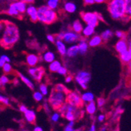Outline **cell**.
Returning a JSON list of instances; mask_svg holds the SVG:
<instances>
[{
	"label": "cell",
	"mask_w": 131,
	"mask_h": 131,
	"mask_svg": "<svg viewBox=\"0 0 131 131\" xmlns=\"http://www.w3.org/2000/svg\"><path fill=\"white\" fill-rule=\"evenodd\" d=\"M128 52L129 53V57H130V59H131V48H129L128 49Z\"/></svg>",
	"instance_id": "59"
},
{
	"label": "cell",
	"mask_w": 131,
	"mask_h": 131,
	"mask_svg": "<svg viewBox=\"0 0 131 131\" xmlns=\"http://www.w3.org/2000/svg\"><path fill=\"white\" fill-rule=\"evenodd\" d=\"M108 9L111 17L115 20H126L125 0H110Z\"/></svg>",
	"instance_id": "2"
},
{
	"label": "cell",
	"mask_w": 131,
	"mask_h": 131,
	"mask_svg": "<svg viewBox=\"0 0 131 131\" xmlns=\"http://www.w3.org/2000/svg\"><path fill=\"white\" fill-rule=\"evenodd\" d=\"M23 1L25 3H26L27 4H31V3H34L35 0H23Z\"/></svg>",
	"instance_id": "57"
},
{
	"label": "cell",
	"mask_w": 131,
	"mask_h": 131,
	"mask_svg": "<svg viewBox=\"0 0 131 131\" xmlns=\"http://www.w3.org/2000/svg\"><path fill=\"white\" fill-rule=\"evenodd\" d=\"M19 110H20L22 113H24V112H26V111L28 110V108H27V107H26L25 104H21V105H20V107H19Z\"/></svg>",
	"instance_id": "49"
},
{
	"label": "cell",
	"mask_w": 131,
	"mask_h": 131,
	"mask_svg": "<svg viewBox=\"0 0 131 131\" xmlns=\"http://www.w3.org/2000/svg\"><path fill=\"white\" fill-rule=\"evenodd\" d=\"M25 114V118L29 123H35V120H36V113L34 110L28 109L26 112H24Z\"/></svg>",
	"instance_id": "16"
},
{
	"label": "cell",
	"mask_w": 131,
	"mask_h": 131,
	"mask_svg": "<svg viewBox=\"0 0 131 131\" xmlns=\"http://www.w3.org/2000/svg\"><path fill=\"white\" fill-rule=\"evenodd\" d=\"M127 71H128V72L131 75V60L127 63Z\"/></svg>",
	"instance_id": "53"
},
{
	"label": "cell",
	"mask_w": 131,
	"mask_h": 131,
	"mask_svg": "<svg viewBox=\"0 0 131 131\" xmlns=\"http://www.w3.org/2000/svg\"><path fill=\"white\" fill-rule=\"evenodd\" d=\"M38 20L46 25H50L57 19V14L55 9H50L47 6H42L38 8Z\"/></svg>",
	"instance_id": "3"
},
{
	"label": "cell",
	"mask_w": 131,
	"mask_h": 131,
	"mask_svg": "<svg viewBox=\"0 0 131 131\" xmlns=\"http://www.w3.org/2000/svg\"><path fill=\"white\" fill-rule=\"evenodd\" d=\"M81 98L83 103H89L92 101H94L95 96L94 94L91 92H85L83 93L82 94H81Z\"/></svg>",
	"instance_id": "22"
},
{
	"label": "cell",
	"mask_w": 131,
	"mask_h": 131,
	"mask_svg": "<svg viewBox=\"0 0 131 131\" xmlns=\"http://www.w3.org/2000/svg\"><path fill=\"white\" fill-rule=\"evenodd\" d=\"M28 73L33 79L40 82L45 74V70L42 67H30L28 68Z\"/></svg>",
	"instance_id": "8"
},
{
	"label": "cell",
	"mask_w": 131,
	"mask_h": 131,
	"mask_svg": "<svg viewBox=\"0 0 131 131\" xmlns=\"http://www.w3.org/2000/svg\"><path fill=\"white\" fill-rule=\"evenodd\" d=\"M119 58H120V61L124 63V64H127L131 59H130V57H129V53L128 52V50L122 53L119 54Z\"/></svg>",
	"instance_id": "30"
},
{
	"label": "cell",
	"mask_w": 131,
	"mask_h": 131,
	"mask_svg": "<svg viewBox=\"0 0 131 131\" xmlns=\"http://www.w3.org/2000/svg\"><path fill=\"white\" fill-rule=\"evenodd\" d=\"M18 75H19V78L20 79V80L25 83V84L28 86V87H29L31 90H34L35 89V85H34V83L29 79H28L25 75H24L23 74H21V73H20V72H18Z\"/></svg>",
	"instance_id": "24"
},
{
	"label": "cell",
	"mask_w": 131,
	"mask_h": 131,
	"mask_svg": "<svg viewBox=\"0 0 131 131\" xmlns=\"http://www.w3.org/2000/svg\"><path fill=\"white\" fill-rule=\"evenodd\" d=\"M9 7H12L17 9L20 14H24L25 12H26V9H27V3L22 0V1H18L16 3H11Z\"/></svg>",
	"instance_id": "12"
},
{
	"label": "cell",
	"mask_w": 131,
	"mask_h": 131,
	"mask_svg": "<svg viewBox=\"0 0 131 131\" xmlns=\"http://www.w3.org/2000/svg\"><path fill=\"white\" fill-rule=\"evenodd\" d=\"M20 34L18 28L14 23L6 21L4 31L0 37V45L4 48H11L19 40Z\"/></svg>",
	"instance_id": "1"
},
{
	"label": "cell",
	"mask_w": 131,
	"mask_h": 131,
	"mask_svg": "<svg viewBox=\"0 0 131 131\" xmlns=\"http://www.w3.org/2000/svg\"><path fill=\"white\" fill-rule=\"evenodd\" d=\"M63 37H64V32H59L56 35V39H58V40H63Z\"/></svg>",
	"instance_id": "47"
},
{
	"label": "cell",
	"mask_w": 131,
	"mask_h": 131,
	"mask_svg": "<svg viewBox=\"0 0 131 131\" xmlns=\"http://www.w3.org/2000/svg\"><path fill=\"white\" fill-rule=\"evenodd\" d=\"M104 119H105V115H103V114H101V115H99L97 116V121H98L99 123L104 122Z\"/></svg>",
	"instance_id": "48"
},
{
	"label": "cell",
	"mask_w": 131,
	"mask_h": 131,
	"mask_svg": "<svg viewBox=\"0 0 131 131\" xmlns=\"http://www.w3.org/2000/svg\"><path fill=\"white\" fill-rule=\"evenodd\" d=\"M59 4H60V0H47V3H46V6L53 9H57L59 6Z\"/></svg>",
	"instance_id": "31"
},
{
	"label": "cell",
	"mask_w": 131,
	"mask_h": 131,
	"mask_svg": "<svg viewBox=\"0 0 131 131\" xmlns=\"http://www.w3.org/2000/svg\"><path fill=\"white\" fill-rule=\"evenodd\" d=\"M60 117H61L60 112H55L51 115V120L53 123H57L59 121V119H60Z\"/></svg>",
	"instance_id": "39"
},
{
	"label": "cell",
	"mask_w": 131,
	"mask_h": 131,
	"mask_svg": "<svg viewBox=\"0 0 131 131\" xmlns=\"http://www.w3.org/2000/svg\"><path fill=\"white\" fill-rule=\"evenodd\" d=\"M3 70L4 73H9L10 71H12V66L9 64V62H6L5 64L3 66Z\"/></svg>",
	"instance_id": "37"
},
{
	"label": "cell",
	"mask_w": 131,
	"mask_h": 131,
	"mask_svg": "<svg viewBox=\"0 0 131 131\" xmlns=\"http://www.w3.org/2000/svg\"><path fill=\"white\" fill-rule=\"evenodd\" d=\"M89 130L90 131H95L96 130V126H95V124H92L90 128L89 129Z\"/></svg>",
	"instance_id": "54"
},
{
	"label": "cell",
	"mask_w": 131,
	"mask_h": 131,
	"mask_svg": "<svg viewBox=\"0 0 131 131\" xmlns=\"http://www.w3.org/2000/svg\"><path fill=\"white\" fill-rule=\"evenodd\" d=\"M66 99L67 93L61 91H57L53 89L50 93L48 101L52 108L58 110L66 102Z\"/></svg>",
	"instance_id": "4"
},
{
	"label": "cell",
	"mask_w": 131,
	"mask_h": 131,
	"mask_svg": "<svg viewBox=\"0 0 131 131\" xmlns=\"http://www.w3.org/2000/svg\"><path fill=\"white\" fill-rule=\"evenodd\" d=\"M130 86H131V81H130Z\"/></svg>",
	"instance_id": "62"
},
{
	"label": "cell",
	"mask_w": 131,
	"mask_h": 131,
	"mask_svg": "<svg viewBox=\"0 0 131 131\" xmlns=\"http://www.w3.org/2000/svg\"><path fill=\"white\" fill-rule=\"evenodd\" d=\"M33 98L36 102H39L43 99V94L40 91H35L33 93Z\"/></svg>",
	"instance_id": "32"
},
{
	"label": "cell",
	"mask_w": 131,
	"mask_h": 131,
	"mask_svg": "<svg viewBox=\"0 0 131 131\" xmlns=\"http://www.w3.org/2000/svg\"><path fill=\"white\" fill-rule=\"evenodd\" d=\"M71 28H72V30L79 34L82 33V31L83 29V26H82V24L81 23L80 20H76L73 22L72 24V26H71Z\"/></svg>",
	"instance_id": "27"
},
{
	"label": "cell",
	"mask_w": 131,
	"mask_h": 131,
	"mask_svg": "<svg viewBox=\"0 0 131 131\" xmlns=\"http://www.w3.org/2000/svg\"><path fill=\"white\" fill-rule=\"evenodd\" d=\"M61 63L59 61H57V60H54L53 61H52L51 63H50V65H49V70L51 72H57V70L61 67Z\"/></svg>",
	"instance_id": "26"
},
{
	"label": "cell",
	"mask_w": 131,
	"mask_h": 131,
	"mask_svg": "<svg viewBox=\"0 0 131 131\" xmlns=\"http://www.w3.org/2000/svg\"><path fill=\"white\" fill-rule=\"evenodd\" d=\"M96 111H97V104L94 101H92L86 104V112L89 115H94Z\"/></svg>",
	"instance_id": "19"
},
{
	"label": "cell",
	"mask_w": 131,
	"mask_h": 131,
	"mask_svg": "<svg viewBox=\"0 0 131 131\" xmlns=\"http://www.w3.org/2000/svg\"><path fill=\"white\" fill-rule=\"evenodd\" d=\"M128 46H129V48H131V38L128 40Z\"/></svg>",
	"instance_id": "58"
},
{
	"label": "cell",
	"mask_w": 131,
	"mask_h": 131,
	"mask_svg": "<svg viewBox=\"0 0 131 131\" xmlns=\"http://www.w3.org/2000/svg\"><path fill=\"white\" fill-rule=\"evenodd\" d=\"M63 9L68 14H73L77 9V6H76L75 3L68 1V2H66V3H64Z\"/></svg>",
	"instance_id": "18"
},
{
	"label": "cell",
	"mask_w": 131,
	"mask_h": 131,
	"mask_svg": "<svg viewBox=\"0 0 131 131\" xmlns=\"http://www.w3.org/2000/svg\"><path fill=\"white\" fill-rule=\"evenodd\" d=\"M39 91L43 94V96H46L48 94V87L45 84V83H42L39 85Z\"/></svg>",
	"instance_id": "34"
},
{
	"label": "cell",
	"mask_w": 131,
	"mask_h": 131,
	"mask_svg": "<svg viewBox=\"0 0 131 131\" xmlns=\"http://www.w3.org/2000/svg\"><path fill=\"white\" fill-rule=\"evenodd\" d=\"M94 33H95V28L90 25H87L85 27H83V29L82 31V35L86 38L92 36Z\"/></svg>",
	"instance_id": "21"
},
{
	"label": "cell",
	"mask_w": 131,
	"mask_h": 131,
	"mask_svg": "<svg viewBox=\"0 0 131 131\" xmlns=\"http://www.w3.org/2000/svg\"><path fill=\"white\" fill-rule=\"evenodd\" d=\"M6 25V21L5 20H1L0 21V37L2 36V35L4 31V29Z\"/></svg>",
	"instance_id": "42"
},
{
	"label": "cell",
	"mask_w": 131,
	"mask_h": 131,
	"mask_svg": "<svg viewBox=\"0 0 131 131\" xmlns=\"http://www.w3.org/2000/svg\"><path fill=\"white\" fill-rule=\"evenodd\" d=\"M66 101L74 106L78 107V108L82 106V104L83 103L82 101V98H81V95L78 92H75V91L68 93Z\"/></svg>",
	"instance_id": "7"
},
{
	"label": "cell",
	"mask_w": 131,
	"mask_h": 131,
	"mask_svg": "<svg viewBox=\"0 0 131 131\" xmlns=\"http://www.w3.org/2000/svg\"><path fill=\"white\" fill-rule=\"evenodd\" d=\"M79 46V54L81 55H85L89 48V44L85 39H80L79 40V43L77 44Z\"/></svg>",
	"instance_id": "17"
},
{
	"label": "cell",
	"mask_w": 131,
	"mask_h": 131,
	"mask_svg": "<svg viewBox=\"0 0 131 131\" xmlns=\"http://www.w3.org/2000/svg\"><path fill=\"white\" fill-rule=\"evenodd\" d=\"M42 60L46 63H51L55 60V54L51 51H47L43 53L42 55Z\"/></svg>",
	"instance_id": "25"
},
{
	"label": "cell",
	"mask_w": 131,
	"mask_h": 131,
	"mask_svg": "<svg viewBox=\"0 0 131 131\" xmlns=\"http://www.w3.org/2000/svg\"><path fill=\"white\" fill-rule=\"evenodd\" d=\"M46 38H47V40L50 42H55V41H56V38L53 36V35H48L46 36Z\"/></svg>",
	"instance_id": "46"
},
{
	"label": "cell",
	"mask_w": 131,
	"mask_h": 131,
	"mask_svg": "<svg viewBox=\"0 0 131 131\" xmlns=\"http://www.w3.org/2000/svg\"><path fill=\"white\" fill-rule=\"evenodd\" d=\"M83 3L85 5H93V3H95L94 0H83Z\"/></svg>",
	"instance_id": "50"
},
{
	"label": "cell",
	"mask_w": 131,
	"mask_h": 131,
	"mask_svg": "<svg viewBox=\"0 0 131 131\" xmlns=\"http://www.w3.org/2000/svg\"><path fill=\"white\" fill-rule=\"evenodd\" d=\"M94 2H95V3H98V4H100V3H105V2H106V0H94Z\"/></svg>",
	"instance_id": "55"
},
{
	"label": "cell",
	"mask_w": 131,
	"mask_h": 131,
	"mask_svg": "<svg viewBox=\"0 0 131 131\" xmlns=\"http://www.w3.org/2000/svg\"><path fill=\"white\" fill-rule=\"evenodd\" d=\"M26 13L29 16L31 21L35 22V21L38 20V16H37L38 9L36 7H35L32 5H29L28 6H27Z\"/></svg>",
	"instance_id": "11"
},
{
	"label": "cell",
	"mask_w": 131,
	"mask_h": 131,
	"mask_svg": "<svg viewBox=\"0 0 131 131\" xmlns=\"http://www.w3.org/2000/svg\"><path fill=\"white\" fill-rule=\"evenodd\" d=\"M115 49L118 54H120V53L128 50L129 46H128L127 41L126 39H119L115 43Z\"/></svg>",
	"instance_id": "10"
},
{
	"label": "cell",
	"mask_w": 131,
	"mask_h": 131,
	"mask_svg": "<svg viewBox=\"0 0 131 131\" xmlns=\"http://www.w3.org/2000/svg\"><path fill=\"white\" fill-rule=\"evenodd\" d=\"M75 80L82 90H86L91 80V75L87 71H79L75 75Z\"/></svg>",
	"instance_id": "5"
},
{
	"label": "cell",
	"mask_w": 131,
	"mask_h": 131,
	"mask_svg": "<svg viewBox=\"0 0 131 131\" xmlns=\"http://www.w3.org/2000/svg\"><path fill=\"white\" fill-rule=\"evenodd\" d=\"M42 130H43L42 128L40 127V126H35L34 128V131H42Z\"/></svg>",
	"instance_id": "56"
},
{
	"label": "cell",
	"mask_w": 131,
	"mask_h": 131,
	"mask_svg": "<svg viewBox=\"0 0 131 131\" xmlns=\"http://www.w3.org/2000/svg\"><path fill=\"white\" fill-rule=\"evenodd\" d=\"M39 61V57L34 53H29L26 56V62L28 66L34 67L36 66Z\"/></svg>",
	"instance_id": "13"
},
{
	"label": "cell",
	"mask_w": 131,
	"mask_h": 131,
	"mask_svg": "<svg viewBox=\"0 0 131 131\" xmlns=\"http://www.w3.org/2000/svg\"><path fill=\"white\" fill-rule=\"evenodd\" d=\"M72 79H73V77L71 76V75H68V76H66V78H65V82H67V83H70L71 81H72Z\"/></svg>",
	"instance_id": "52"
},
{
	"label": "cell",
	"mask_w": 131,
	"mask_h": 131,
	"mask_svg": "<svg viewBox=\"0 0 131 131\" xmlns=\"http://www.w3.org/2000/svg\"><path fill=\"white\" fill-rule=\"evenodd\" d=\"M43 108L45 110V112L47 113V114H50V104L48 103H45L43 104Z\"/></svg>",
	"instance_id": "45"
},
{
	"label": "cell",
	"mask_w": 131,
	"mask_h": 131,
	"mask_svg": "<svg viewBox=\"0 0 131 131\" xmlns=\"http://www.w3.org/2000/svg\"><path fill=\"white\" fill-rule=\"evenodd\" d=\"M3 86V85H2V83H1V82H0V89H1V87Z\"/></svg>",
	"instance_id": "61"
},
{
	"label": "cell",
	"mask_w": 131,
	"mask_h": 131,
	"mask_svg": "<svg viewBox=\"0 0 131 131\" xmlns=\"http://www.w3.org/2000/svg\"><path fill=\"white\" fill-rule=\"evenodd\" d=\"M100 130H101V131H104V130H106V128H104V127L101 128V129H100Z\"/></svg>",
	"instance_id": "60"
},
{
	"label": "cell",
	"mask_w": 131,
	"mask_h": 131,
	"mask_svg": "<svg viewBox=\"0 0 131 131\" xmlns=\"http://www.w3.org/2000/svg\"><path fill=\"white\" fill-rule=\"evenodd\" d=\"M125 10L126 17L128 20L131 17V0H125Z\"/></svg>",
	"instance_id": "29"
},
{
	"label": "cell",
	"mask_w": 131,
	"mask_h": 131,
	"mask_svg": "<svg viewBox=\"0 0 131 131\" xmlns=\"http://www.w3.org/2000/svg\"><path fill=\"white\" fill-rule=\"evenodd\" d=\"M113 35H114V33L112 32V31H111L110 29H106L101 32V37L103 41H108L113 36Z\"/></svg>",
	"instance_id": "28"
},
{
	"label": "cell",
	"mask_w": 131,
	"mask_h": 131,
	"mask_svg": "<svg viewBox=\"0 0 131 131\" xmlns=\"http://www.w3.org/2000/svg\"><path fill=\"white\" fill-rule=\"evenodd\" d=\"M6 62H10V59L6 55H2L0 57V68H3Z\"/></svg>",
	"instance_id": "35"
},
{
	"label": "cell",
	"mask_w": 131,
	"mask_h": 131,
	"mask_svg": "<svg viewBox=\"0 0 131 131\" xmlns=\"http://www.w3.org/2000/svg\"><path fill=\"white\" fill-rule=\"evenodd\" d=\"M54 43L56 45L57 50L59 52V53H60L61 56H65L66 53H67V47H66L65 42L63 40L57 39Z\"/></svg>",
	"instance_id": "14"
},
{
	"label": "cell",
	"mask_w": 131,
	"mask_h": 131,
	"mask_svg": "<svg viewBox=\"0 0 131 131\" xmlns=\"http://www.w3.org/2000/svg\"><path fill=\"white\" fill-rule=\"evenodd\" d=\"M115 36L118 39H126V33H124L122 31H118V30L116 31L115 32Z\"/></svg>",
	"instance_id": "36"
},
{
	"label": "cell",
	"mask_w": 131,
	"mask_h": 131,
	"mask_svg": "<svg viewBox=\"0 0 131 131\" xmlns=\"http://www.w3.org/2000/svg\"><path fill=\"white\" fill-rule=\"evenodd\" d=\"M97 106L99 108H102V107L105 104V100L102 97H100L97 100Z\"/></svg>",
	"instance_id": "44"
},
{
	"label": "cell",
	"mask_w": 131,
	"mask_h": 131,
	"mask_svg": "<svg viewBox=\"0 0 131 131\" xmlns=\"http://www.w3.org/2000/svg\"><path fill=\"white\" fill-rule=\"evenodd\" d=\"M81 17L86 25L96 28L99 23L101 15L99 16L97 14L93 13V12H86L81 14Z\"/></svg>",
	"instance_id": "6"
},
{
	"label": "cell",
	"mask_w": 131,
	"mask_h": 131,
	"mask_svg": "<svg viewBox=\"0 0 131 131\" xmlns=\"http://www.w3.org/2000/svg\"><path fill=\"white\" fill-rule=\"evenodd\" d=\"M79 53V46L76 44H74L72 46H71L68 47V49H67V53L66 56L69 58H72L76 57Z\"/></svg>",
	"instance_id": "15"
},
{
	"label": "cell",
	"mask_w": 131,
	"mask_h": 131,
	"mask_svg": "<svg viewBox=\"0 0 131 131\" xmlns=\"http://www.w3.org/2000/svg\"><path fill=\"white\" fill-rule=\"evenodd\" d=\"M54 90H57V91L64 92V93H67V94H68V93L69 92L68 90L65 87V86L63 85V84H61V83H58V84H57V85L55 86V87H54Z\"/></svg>",
	"instance_id": "33"
},
{
	"label": "cell",
	"mask_w": 131,
	"mask_h": 131,
	"mask_svg": "<svg viewBox=\"0 0 131 131\" xmlns=\"http://www.w3.org/2000/svg\"><path fill=\"white\" fill-rule=\"evenodd\" d=\"M0 103H3L5 105H9V101L7 97L3 96L2 94H0Z\"/></svg>",
	"instance_id": "43"
},
{
	"label": "cell",
	"mask_w": 131,
	"mask_h": 131,
	"mask_svg": "<svg viewBox=\"0 0 131 131\" xmlns=\"http://www.w3.org/2000/svg\"><path fill=\"white\" fill-rule=\"evenodd\" d=\"M102 41L103 40L101 37V35H93V36L89 40L88 44H89V46L90 47H96L101 45Z\"/></svg>",
	"instance_id": "20"
},
{
	"label": "cell",
	"mask_w": 131,
	"mask_h": 131,
	"mask_svg": "<svg viewBox=\"0 0 131 131\" xmlns=\"http://www.w3.org/2000/svg\"><path fill=\"white\" fill-rule=\"evenodd\" d=\"M80 39V35L75 31H66L64 32L63 41L65 43H75V42Z\"/></svg>",
	"instance_id": "9"
},
{
	"label": "cell",
	"mask_w": 131,
	"mask_h": 131,
	"mask_svg": "<svg viewBox=\"0 0 131 131\" xmlns=\"http://www.w3.org/2000/svg\"><path fill=\"white\" fill-rule=\"evenodd\" d=\"M57 72L59 75H66L67 73H68V69H67L65 67L61 66L60 68H59V69L57 70Z\"/></svg>",
	"instance_id": "41"
},
{
	"label": "cell",
	"mask_w": 131,
	"mask_h": 131,
	"mask_svg": "<svg viewBox=\"0 0 131 131\" xmlns=\"http://www.w3.org/2000/svg\"><path fill=\"white\" fill-rule=\"evenodd\" d=\"M64 131H74L75 130V128L74 127H71L68 125H67L64 128Z\"/></svg>",
	"instance_id": "51"
},
{
	"label": "cell",
	"mask_w": 131,
	"mask_h": 131,
	"mask_svg": "<svg viewBox=\"0 0 131 131\" xmlns=\"http://www.w3.org/2000/svg\"><path fill=\"white\" fill-rule=\"evenodd\" d=\"M0 82H1L2 85L4 86H6V85L7 84V83H9V78H8L7 75H2L1 77H0Z\"/></svg>",
	"instance_id": "40"
},
{
	"label": "cell",
	"mask_w": 131,
	"mask_h": 131,
	"mask_svg": "<svg viewBox=\"0 0 131 131\" xmlns=\"http://www.w3.org/2000/svg\"><path fill=\"white\" fill-rule=\"evenodd\" d=\"M6 13H7L9 15H10V16H15V17L18 16L19 14H20L17 9H14V8H12V7H9L8 10L6 11Z\"/></svg>",
	"instance_id": "38"
},
{
	"label": "cell",
	"mask_w": 131,
	"mask_h": 131,
	"mask_svg": "<svg viewBox=\"0 0 131 131\" xmlns=\"http://www.w3.org/2000/svg\"><path fill=\"white\" fill-rule=\"evenodd\" d=\"M79 115H80V112L79 110L76 112H66L63 115L64 116V118H66L68 121H75Z\"/></svg>",
	"instance_id": "23"
}]
</instances>
